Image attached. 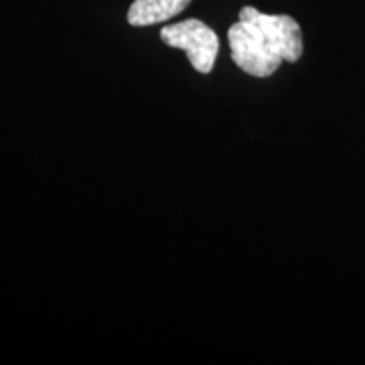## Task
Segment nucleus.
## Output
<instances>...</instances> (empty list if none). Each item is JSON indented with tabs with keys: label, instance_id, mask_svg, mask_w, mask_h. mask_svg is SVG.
Returning a JSON list of instances; mask_svg holds the SVG:
<instances>
[{
	"label": "nucleus",
	"instance_id": "f257e3e1",
	"mask_svg": "<svg viewBox=\"0 0 365 365\" xmlns=\"http://www.w3.org/2000/svg\"><path fill=\"white\" fill-rule=\"evenodd\" d=\"M232 59L255 78L274 75L282 61L296 63L303 54V33L291 16L264 14L244 7L239 22L228 29Z\"/></svg>",
	"mask_w": 365,
	"mask_h": 365
},
{
	"label": "nucleus",
	"instance_id": "f03ea898",
	"mask_svg": "<svg viewBox=\"0 0 365 365\" xmlns=\"http://www.w3.org/2000/svg\"><path fill=\"white\" fill-rule=\"evenodd\" d=\"M161 39L170 48L181 49L188 54L191 66L207 75L217 61L220 41L212 27L198 19H186L161 29Z\"/></svg>",
	"mask_w": 365,
	"mask_h": 365
},
{
	"label": "nucleus",
	"instance_id": "7ed1b4c3",
	"mask_svg": "<svg viewBox=\"0 0 365 365\" xmlns=\"http://www.w3.org/2000/svg\"><path fill=\"white\" fill-rule=\"evenodd\" d=\"M191 0H134L127 12V21L134 27L154 26L176 17Z\"/></svg>",
	"mask_w": 365,
	"mask_h": 365
}]
</instances>
